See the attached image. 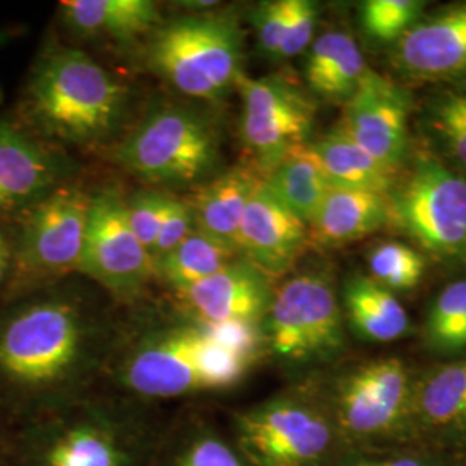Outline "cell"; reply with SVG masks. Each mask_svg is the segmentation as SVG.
I'll return each instance as SVG.
<instances>
[{
    "mask_svg": "<svg viewBox=\"0 0 466 466\" xmlns=\"http://www.w3.org/2000/svg\"><path fill=\"white\" fill-rule=\"evenodd\" d=\"M194 230H196V221H194L190 204L169 196L161 232L156 240L154 249L150 252L154 268L161 258H165L167 252L178 248Z\"/></svg>",
    "mask_w": 466,
    "mask_h": 466,
    "instance_id": "cell-35",
    "label": "cell"
},
{
    "mask_svg": "<svg viewBox=\"0 0 466 466\" xmlns=\"http://www.w3.org/2000/svg\"><path fill=\"white\" fill-rule=\"evenodd\" d=\"M417 439L441 448L466 442V356L429 370L415 383Z\"/></svg>",
    "mask_w": 466,
    "mask_h": 466,
    "instance_id": "cell-18",
    "label": "cell"
},
{
    "mask_svg": "<svg viewBox=\"0 0 466 466\" xmlns=\"http://www.w3.org/2000/svg\"><path fill=\"white\" fill-rule=\"evenodd\" d=\"M169 196L154 192V190H142L135 194L134 198L127 200L128 209V221L134 230L138 242L152 252L156 240L161 232L163 219L167 215V206Z\"/></svg>",
    "mask_w": 466,
    "mask_h": 466,
    "instance_id": "cell-33",
    "label": "cell"
},
{
    "mask_svg": "<svg viewBox=\"0 0 466 466\" xmlns=\"http://www.w3.org/2000/svg\"><path fill=\"white\" fill-rule=\"evenodd\" d=\"M147 466H252L228 429L199 411L167 420Z\"/></svg>",
    "mask_w": 466,
    "mask_h": 466,
    "instance_id": "cell-20",
    "label": "cell"
},
{
    "mask_svg": "<svg viewBox=\"0 0 466 466\" xmlns=\"http://www.w3.org/2000/svg\"><path fill=\"white\" fill-rule=\"evenodd\" d=\"M13 261H15V250L11 249L5 235L0 232V289L7 282Z\"/></svg>",
    "mask_w": 466,
    "mask_h": 466,
    "instance_id": "cell-38",
    "label": "cell"
},
{
    "mask_svg": "<svg viewBox=\"0 0 466 466\" xmlns=\"http://www.w3.org/2000/svg\"><path fill=\"white\" fill-rule=\"evenodd\" d=\"M116 159L152 184H192L219 161V138L194 109L167 106L144 117L117 147Z\"/></svg>",
    "mask_w": 466,
    "mask_h": 466,
    "instance_id": "cell-9",
    "label": "cell"
},
{
    "mask_svg": "<svg viewBox=\"0 0 466 466\" xmlns=\"http://www.w3.org/2000/svg\"><path fill=\"white\" fill-rule=\"evenodd\" d=\"M290 2L292 0L265 2L258 7L254 15L258 42L268 57H279V50L290 16Z\"/></svg>",
    "mask_w": 466,
    "mask_h": 466,
    "instance_id": "cell-36",
    "label": "cell"
},
{
    "mask_svg": "<svg viewBox=\"0 0 466 466\" xmlns=\"http://www.w3.org/2000/svg\"><path fill=\"white\" fill-rule=\"evenodd\" d=\"M116 346L109 323L84 300H15L0 311V413L15 425L92 392Z\"/></svg>",
    "mask_w": 466,
    "mask_h": 466,
    "instance_id": "cell-1",
    "label": "cell"
},
{
    "mask_svg": "<svg viewBox=\"0 0 466 466\" xmlns=\"http://www.w3.org/2000/svg\"><path fill=\"white\" fill-rule=\"evenodd\" d=\"M394 65L420 80L466 75V2L420 17L394 47Z\"/></svg>",
    "mask_w": 466,
    "mask_h": 466,
    "instance_id": "cell-17",
    "label": "cell"
},
{
    "mask_svg": "<svg viewBox=\"0 0 466 466\" xmlns=\"http://www.w3.org/2000/svg\"><path fill=\"white\" fill-rule=\"evenodd\" d=\"M228 432L252 466H337L348 454L313 383L233 411Z\"/></svg>",
    "mask_w": 466,
    "mask_h": 466,
    "instance_id": "cell-6",
    "label": "cell"
},
{
    "mask_svg": "<svg viewBox=\"0 0 466 466\" xmlns=\"http://www.w3.org/2000/svg\"><path fill=\"white\" fill-rule=\"evenodd\" d=\"M390 223L421 249L466 256V177L432 157H420L411 173L389 192Z\"/></svg>",
    "mask_w": 466,
    "mask_h": 466,
    "instance_id": "cell-10",
    "label": "cell"
},
{
    "mask_svg": "<svg viewBox=\"0 0 466 466\" xmlns=\"http://www.w3.org/2000/svg\"><path fill=\"white\" fill-rule=\"evenodd\" d=\"M78 269L117 300L137 299L156 275L149 252L130 227L127 200L116 190L92 198Z\"/></svg>",
    "mask_w": 466,
    "mask_h": 466,
    "instance_id": "cell-13",
    "label": "cell"
},
{
    "mask_svg": "<svg viewBox=\"0 0 466 466\" xmlns=\"http://www.w3.org/2000/svg\"><path fill=\"white\" fill-rule=\"evenodd\" d=\"M367 73L365 57L348 32H325L308 49L304 80L321 99L346 104Z\"/></svg>",
    "mask_w": 466,
    "mask_h": 466,
    "instance_id": "cell-24",
    "label": "cell"
},
{
    "mask_svg": "<svg viewBox=\"0 0 466 466\" xmlns=\"http://www.w3.org/2000/svg\"><path fill=\"white\" fill-rule=\"evenodd\" d=\"M415 383L400 358L387 356L313 385L350 454L400 451L417 442Z\"/></svg>",
    "mask_w": 466,
    "mask_h": 466,
    "instance_id": "cell-5",
    "label": "cell"
},
{
    "mask_svg": "<svg viewBox=\"0 0 466 466\" xmlns=\"http://www.w3.org/2000/svg\"><path fill=\"white\" fill-rule=\"evenodd\" d=\"M309 147L319 167H323L330 185L361 188L385 196H389L396 185V173L382 167L367 150L361 149L354 140H350L340 130V127L309 144Z\"/></svg>",
    "mask_w": 466,
    "mask_h": 466,
    "instance_id": "cell-27",
    "label": "cell"
},
{
    "mask_svg": "<svg viewBox=\"0 0 466 466\" xmlns=\"http://www.w3.org/2000/svg\"><path fill=\"white\" fill-rule=\"evenodd\" d=\"M61 9L75 34L116 42L154 34L161 21L157 4L150 0H65Z\"/></svg>",
    "mask_w": 466,
    "mask_h": 466,
    "instance_id": "cell-25",
    "label": "cell"
},
{
    "mask_svg": "<svg viewBox=\"0 0 466 466\" xmlns=\"http://www.w3.org/2000/svg\"><path fill=\"white\" fill-rule=\"evenodd\" d=\"M242 32L228 15H198L157 26L147 52L149 66L187 97L218 100L237 86Z\"/></svg>",
    "mask_w": 466,
    "mask_h": 466,
    "instance_id": "cell-8",
    "label": "cell"
},
{
    "mask_svg": "<svg viewBox=\"0 0 466 466\" xmlns=\"http://www.w3.org/2000/svg\"><path fill=\"white\" fill-rule=\"evenodd\" d=\"M167 423L157 406L92 390L15 423L7 466H147Z\"/></svg>",
    "mask_w": 466,
    "mask_h": 466,
    "instance_id": "cell-3",
    "label": "cell"
},
{
    "mask_svg": "<svg viewBox=\"0 0 466 466\" xmlns=\"http://www.w3.org/2000/svg\"><path fill=\"white\" fill-rule=\"evenodd\" d=\"M263 184L275 199L280 200L306 225L317 217L318 209L330 188V182L309 144L285 154L263 177Z\"/></svg>",
    "mask_w": 466,
    "mask_h": 466,
    "instance_id": "cell-26",
    "label": "cell"
},
{
    "mask_svg": "<svg viewBox=\"0 0 466 466\" xmlns=\"http://www.w3.org/2000/svg\"><path fill=\"white\" fill-rule=\"evenodd\" d=\"M370 279L400 294L415 290L425 275V259L415 248L400 240H383L367 254Z\"/></svg>",
    "mask_w": 466,
    "mask_h": 466,
    "instance_id": "cell-30",
    "label": "cell"
},
{
    "mask_svg": "<svg viewBox=\"0 0 466 466\" xmlns=\"http://www.w3.org/2000/svg\"><path fill=\"white\" fill-rule=\"evenodd\" d=\"M421 0H367L363 2L361 28L377 44H396L423 15Z\"/></svg>",
    "mask_w": 466,
    "mask_h": 466,
    "instance_id": "cell-32",
    "label": "cell"
},
{
    "mask_svg": "<svg viewBox=\"0 0 466 466\" xmlns=\"http://www.w3.org/2000/svg\"><path fill=\"white\" fill-rule=\"evenodd\" d=\"M427 121L441 149L466 173V92H446L435 97Z\"/></svg>",
    "mask_w": 466,
    "mask_h": 466,
    "instance_id": "cell-31",
    "label": "cell"
},
{
    "mask_svg": "<svg viewBox=\"0 0 466 466\" xmlns=\"http://www.w3.org/2000/svg\"><path fill=\"white\" fill-rule=\"evenodd\" d=\"M340 306L350 332L370 344L396 342L413 330L398 294L365 275L346 280Z\"/></svg>",
    "mask_w": 466,
    "mask_h": 466,
    "instance_id": "cell-22",
    "label": "cell"
},
{
    "mask_svg": "<svg viewBox=\"0 0 466 466\" xmlns=\"http://www.w3.org/2000/svg\"><path fill=\"white\" fill-rule=\"evenodd\" d=\"M238 256L230 246L196 228L178 248L156 263V275L178 296L192 285L209 279Z\"/></svg>",
    "mask_w": 466,
    "mask_h": 466,
    "instance_id": "cell-28",
    "label": "cell"
},
{
    "mask_svg": "<svg viewBox=\"0 0 466 466\" xmlns=\"http://www.w3.org/2000/svg\"><path fill=\"white\" fill-rule=\"evenodd\" d=\"M11 429H13V425L7 421V418L0 413V466H7L9 444H11Z\"/></svg>",
    "mask_w": 466,
    "mask_h": 466,
    "instance_id": "cell-39",
    "label": "cell"
},
{
    "mask_svg": "<svg viewBox=\"0 0 466 466\" xmlns=\"http://www.w3.org/2000/svg\"><path fill=\"white\" fill-rule=\"evenodd\" d=\"M318 15H319V7L311 0L290 2V16L283 35L282 46L279 50L280 59L299 56L304 50L311 47L315 30H317Z\"/></svg>",
    "mask_w": 466,
    "mask_h": 466,
    "instance_id": "cell-34",
    "label": "cell"
},
{
    "mask_svg": "<svg viewBox=\"0 0 466 466\" xmlns=\"http://www.w3.org/2000/svg\"><path fill=\"white\" fill-rule=\"evenodd\" d=\"M57 159L16 125L0 121V213L26 211L54 192Z\"/></svg>",
    "mask_w": 466,
    "mask_h": 466,
    "instance_id": "cell-19",
    "label": "cell"
},
{
    "mask_svg": "<svg viewBox=\"0 0 466 466\" xmlns=\"http://www.w3.org/2000/svg\"><path fill=\"white\" fill-rule=\"evenodd\" d=\"M425 348L442 360L466 352V277L446 285L429 306L423 323Z\"/></svg>",
    "mask_w": 466,
    "mask_h": 466,
    "instance_id": "cell-29",
    "label": "cell"
},
{
    "mask_svg": "<svg viewBox=\"0 0 466 466\" xmlns=\"http://www.w3.org/2000/svg\"><path fill=\"white\" fill-rule=\"evenodd\" d=\"M90 202L84 192L63 188L26 209L15 250L16 292L25 285L78 269Z\"/></svg>",
    "mask_w": 466,
    "mask_h": 466,
    "instance_id": "cell-11",
    "label": "cell"
},
{
    "mask_svg": "<svg viewBox=\"0 0 466 466\" xmlns=\"http://www.w3.org/2000/svg\"><path fill=\"white\" fill-rule=\"evenodd\" d=\"M309 242L308 225L275 199L261 182L240 223L238 254L273 280L296 267Z\"/></svg>",
    "mask_w": 466,
    "mask_h": 466,
    "instance_id": "cell-16",
    "label": "cell"
},
{
    "mask_svg": "<svg viewBox=\"0 0 466 466\" xmlns=\"http://www.w3.org/2000/svg\"><path fill=\"white\" fill-rule=\"evenodd\" d=\"M275 285L246 258H235L215 275L178 294L180 311L208 325H261Z\"/></svg>",
    "mask_w": 466,
    "mask_h": 466,
    "instance_id": "cell-15",
    "label": "cell"
},
{
    "mask_svg": "<svg viewBox=\"0 0 466 466\" xmlns=\"http://www.w3.org/2000/svg\"><path fill=\"white\" fill-rule=\"evenodd\" d=\"M263 175L246 167H230L199 188L190 202L196 228L237 249L240 223Z\"/></svg>",
    "mask_w": 466,
    "mask_h": 466,
    "instance_id": "cell-23",
    "label": "cell"
},
{
    "mask_svg": "<svg viewBox=\"0 0 466 466\" xmlns=\"http://www.w3.org/2000/svg\"><path fill=\"white\" fill-rule=\"evenodd\" d=\"M410 97L398 85L368 69L344 104L340 130L382 167L398 171L410 146Z\"/></svg>",
    "mask_w": 466,
    "mask_h": 466,
    "instance_id": "cell-14",
    "label": "cell"
},
{
    "mask_svg": "<svg viewBox=\"0 0 466 466\" xmlns=\"http://www.w3.org/2000/svg\"><path fill=\"white\" fill-rule=\"evenodd\" d=\"M127 86L82 50L47 52L26 88L25 111L57 140L92 144L115 132L127 109Z\"/></svg>",
    "mask_w": 466,
    "mask_h": 466,
    "instance_id": "cell-4",
    "label": "cell"
},
{
    "mask_svg": "<svg viewBox=\"0 0 466 466\" xmlns=\"http://www.w3.org/2000/svg\"><path fill=\"white\" fill-rule=\"evenodd\" d=\"M237 86L242 96V138L265 177L285 154L308 144L317 107L299 86L280 76L240 75Z\"/></svg>",
    "mask_w": 466,
    "mask_h": 466,
    "instance_id": "cell-12",
    "label": "cell"
},
{
    "mask_svg": "<svg viewBox=\"0 0 466 466\" xmlns=\"http://www.w3.org/2000/svg\"><path fill=\"white\" fill-rule=\"evenodd\" d=\"M265 356L289 370L335 363L346 350V321L332 279L306 271L275 287L261 321Z\"/></svg>",
    "mask_w": 466,
    "mask_h": 466,
    "instance_id": "cell-7",
    "label": "cell"
},
{
    "mask_svg": "<svg viewBox=\"0 0 466 466\" xmlns=\"http://www.w3.org/2000/svg\"><path fill=\"white\" fill-rule=\"evenodd\" d=\"M337 466H446V463L431 452H350Z\"/></svg>",
    "mask_w": 466,
    "mask_h": 466,
    "instance_id": "cell-37",
    "label": "cell"
},
{
    "mask_svg": "<svg viewBox=\"0 0 466 466\" xmlns=\"http://www.w3.org/2000/svg\"><path fill=\"white\" fill-rule=\"evenodd\" d=\"M263 356L261 325H208L180 311L119 342L106 377L119 396L157 406L230 392Z\"/></svg>",
    "mask_w": 466,
    "mask_h": 466,
    "instance_id": "cell-2",
    "label": "cell"
},
{
    "mask_svg": "<svg viewBox=\"0 0 466 466\" xmlns=\"http://www.w3.org/2000/svg\"><path fill=\"white\" fill-rule=\"evenodd\" d=\"M390 223L389 196L330 185L317 217L308 225L309 240L321 248H342Z\"/></svg>",
    "mask_w": 466,
    "mask_h": 466,
    "instance_id": "cell-21",
    "label": "cell"
}]
</instances>
